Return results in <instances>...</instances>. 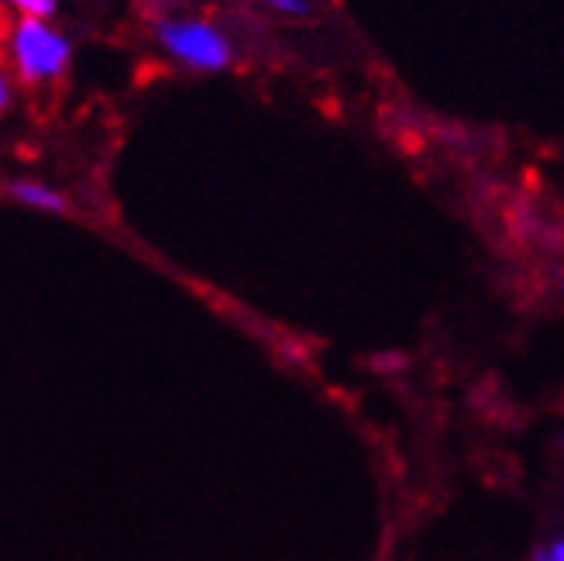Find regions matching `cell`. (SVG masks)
<instances>
[{
    "mask_svg": "<svg viewBox=\"0 0 564 561\" xmlns=\"http://www.w3.org/2000/svg\"><path fill=\"white\" fill-rule=\"evenodd\" d=\"M69 60H73V42L52 21H35V18L14 21L8 35L11 76H18L28 87H39V83L59 79Z\"/></svg>",
    "mask_w": 564,
    "mask_h": 561,
    "instance_id": "1",
    "label": "cell"
},
{
    "mask_svg": "<svg viewBox=\"0 0 564 561\" xmlns=\"http://www.w3.org/2000/svg\"><path fill=\"white\" fill-rule=\"evenodd\" d=\"M155 39L169 60L196 73H220L231 66L235 45L214 21L204 18H159Z\"/></svg>",
    "mask_w": 564,
    "mask_h": 561,
    "instance_id": "2",
    "label": "cell"
},
{
    "mask_svg": "<svg viewBox=\"0 0 564 561\" xmlns=\"http://www.w3.org/2000/svg\"><path fill=\"white\" fill-rule=\"evenodd\" d=\"M8 193L14 196L18 204L24 207H35V211H45V214H63L69 211V201L59 193V190H52L39 180H14L8 183Z\"/></svg>",
    "mask_w": 564,
    "mask_h": 561,
    "instance_id": "3",
    "label": "cell"
},
{
    "mask_svg": "<svg viewBox=\"0 0 564 561\" xmlns=\"http://www.w3.org/2000/svg\"><path fill=\"white\" fill-rule=\"evenodd\" d=\"M8 4L21 18H35V21H52L59 14V0H8Z\"/></svg>",
    "mask_w": 564,
    "mask_h": 561,
    "instance_id": "4",
    "label": "cell"
},
{
    "mask_svg": "<svg viewBox=\"0 0 564 561\" xmlns=\"http://www.w3.org/2000/svg\"><path fill=\"white\" fill-rule=\"evenodd\" d=\"M259 4L282 14V18H306L310 14V0H259Z\"/></svg>",
    "mask_w": 564,
    "mask_h": 561,
    "instance_id": "5",
    "label": "cell"
},
{
    "mask_svg": "<svg viewBox=\"0 0 564 561\" xmlns=\"http://www.w3.org/2000/svg\"><path fill=\"white\" fill-rule=\"evenodd\" d=\"M533 561H564V538L554 535L544 544H538L533 548Z\"/></svg>",
    "mask_w": 564,
    "mask_h": 561,
    "instance_id": "6",
    "label": "cell"
},
{
    "mask_svg": "<svg viewBox=\"0 0 564 561\" xmlns=\"http://www.w3.org/2000/svg\"><path fill=\"white\" fill-rule=\"evenodd\" d=\"M11 100H14V76L8 66H0V115L11 107Z\"/></svg>",
    "mask_w": 564,
    "mask_h": 561,
    "instance_id": "7",
    "label": "cell"
}]
</instances>
